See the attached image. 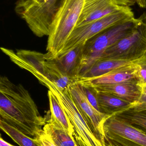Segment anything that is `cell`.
<instances>
[{
  "instance_id": "cell-13",
  "label": "cell",
  "mask_w": 146,
  "mask_h": 146,
  "mask_svg": "<svg viewBox=\"0 0 146 146\" xmlns=\"http://www.w3.org/2000/svg\"><path fill=\"white\" fill-rule=\"evenodd\" d=\"M97 92L112 94L132 104L137 102L142 92V86L137 81L127 82L118 84L104 85L92 87Z\"/></svg>"
},
{
  "instance_id": "cell-7",
  "label": "cell",
  "mask_w": 146,
  "mask_h": 146,
  "mask_svg": "<svg viewBox=\"0 0 146 146\" xmlns=\"http://www.w3.org/2000/svg\"><path fill=\"white\" fill-rule=\"evenodd\" d=\"M146 52V12L139 18L134 30L107 48L100 59L135 60Z\"/></svg>"
},
{
  "instance_id": "cell-9",
  "label": "cell",
  "mask_w": 146,
  "mask_h": 146,
  "mask_svg": "<svg viewBox=\"0 0 146 146\" xmlns=\"http://www.w3.org/2000/svg\"><path fill=\"white\" fill-rule=\"evenodd\" d=\"M105 139L123 146H146V134L116 115L106 116L102 122Z\"/></svg>"
},
{
  "instance_id": "cell-14",
  "label": "cell",
  "mask_w": 146,
  "mask_h": 146,
  "mask_svg": "<svg viewBox=\"0 0 146 146\" xmlns=\"http://www.w3.org/2000/svg\"><path fill=\"white\" fill-rule=\"evenodd\" d=\"M84 45L76 46L54 58L61 70L75 81L80 74Z\"/></svg>"
},
{
  "instance_id": "cell-25",
  "label": "cell",
  "mask_w": 146,
  "mask_h": 146,
  "mask_svg": "<svg viewBox=\"0 0 146 146\" xmlns=\"http://www.w3.org/2000/svg\"><path fill=\"white\" fill-rule=\"evenodd\" d=\"M117 5L121 7H131L137 3L142 8H146V0H114Z\"/></svg>"
},
{
  "instance_id": "cell-21",
  "label": "cell",
  "mask_w": 146,
  "mask_h": 146,
  "mask_svg": "<svg viewBox=\"0 0 146 146\" xmlns=\"http://www.w3.org/2000/svg\"><path fill=\"white\" fill-rule=\"evenodd\" d=\"M137 67V76L138 83L141 86L146 84V52L141 57L134 61Z\"/></svg>"
},
{
  "instance_id": "cell-4",
  "label": "cell",
  "mask_w": 146,
  "mask_h": 146,
  "mask_svg": "<svg viewBox=\"0 0 146 146\" xmlns=\"http://www.w3.org/2000/svg\"><path fill=\"white\" fill-rule=\"evenodd\" d=\"M135 18L108 27L86 42L83 46L79 77L82 76L111 45L130 34L135 28Z\"/></svg>"
},
{
  "instance_id": "cell-5",
  "label": "cell",
  "mask_w": 146,
  "mask_h": 146,
  "mask_svg": "<svg viewBox=\"0 0 146 146\" xmlns=\"http://www.w3.org/2000/svg\"><path fill=\"white\" fill-rule=\"evenodd\" d=\"M63 0H18L17 14L39 37L48 36L50 27Z\"/></svg>"
},
{
  "instance_id": "cell-3",
  "label": "cell",
  "mask_w": 146,
  "mask_h": 146,
  "mask_svg": "<svg viewBox=\"0 0 146 146\" xmlns=\"http://www.w3.org/2000/svg\"><path fill=\"white\" fill-rule=\"evenodd\" d=\"M84 0H63L48 36L47 53L55 58L61 52L74 30L82 10Z\"/></svg>"
},
{
  "instance_id": "cell-2",
  "label": "cell",
  "mask_w": 146,
  "mask_h": 146,
  "mask_svg": "<svg viewBox=\"0 0 146 146\" xmlns=\"http://www.w3.org/2000/svg\"><path fill=\"white\" fill-rule=\"evenodd\" d=\"M3 52L9 57L12 62L22 69L31 73L33 76L40 74L53 82L59 89H66L75 82L59 67L54 58L48 53L26 50H13L5 48Z\"/></svg>"
},
{
  "instance_id": "cell-28",
  "label": "cell",
  "mask_w": 146,
  "mask_h": 146,
  "mask_svg": "<svg viewBox=\"0 0 146 146\" xmlns=\"http://www.w3.org/2000/svg\"><path fill=\"white\" fill-rule=\"evenodd\" d=\"M0 77H1V76H0Z\"/></svg>"
},
{
  "instance_id": "cell-1",
  "label": "cell",
  "mask_w": 146,
  "mask_h": 146,
  "mask_svg": "<svg viewBox=\"0 0 146 146\" xmlns=\"http://www.w3.org/2000/svg\"><path fill=\"white\" fill-rule=\"evenodd\" d=\"M0 120L33 139L46 123L28 91L6 76L0 77Z\"/></svg>"
},
{
  "instance_id": "cell-24",
  "label": "cell",
  "mask_w": 146,
  "mask_h": 146,
  "mask_svg": "<svg viewBox=\"0 0 146 146\" xmlns=\"http://www.w3.org/2000/svg\"><path fill=\"white\" fill-rule=\"evenodd\" d=\"M33 139L38 146H56L43 130L40 131Z\"/></svg>"
},
{
  "instance_id": "cell-17",
  "label": "cell",
  "mask_w": 146,
  "mask_h": 146,
  "mask_svg": "<svg viewBox=\"0 0 146 146\" xmlns=\"http://www.w3.org/2000/svg\"><path fill=\"white\" fill-rule=\"evenodd\" d=\"M134 61H131L118 59H100L97 61L92 67L80 77L87 78L103 75L125 66L133 64Z\"/></svg>"
},
{
  "instance_id": "cell-29",
  "label": "cell",
  "mask_w": 146,
  "mask_h": 146,
  "mask_svg": "<svg viewBox=\"0 0 146 146\" xmlns=\"http://www.w3.org/2000/svg\"></svg>"
},
{
  "instance_id": "cell-27",
  "label": "cell",
  "mask_w": 146,
  "mask_h": 146,
  "mask_svg": "<svg viewBox=\"0 0 146 146\" xmlns=\"http://www.w3.org/2000/svg\"><path fill=\"white\" fill-rule=\"evenodd\" d=\"M0 146H15L11 145L8 143L7 141H5L2 138L1 135L0 134Z\"/></svg>"
},
{
  "instance_id": "cell-26",
  "label": "cell",
  "mask_w": 146,
  "mask_h": 146,
  "mask_svg": "<svg viewBox=\"0 0 146 146\" xmlns=\"http://www.w3.org/2000/svg\"><path fill=\"white\" fill-rule=\"evenodd\" d=\"M106 146H123L115 141L109 139H105Z\"/></svg>"
},
{
  "instance_id": "cell-11",
  "label": "cell",
  "mask_w": 146,
  "mask_h": 146,
  "mask_svg": "<svg viewBox=\"0 0 146 146\" xmlns=\"http://www.w3.org/2000/svg\"><path fill=\"white\" fill-rule=\"evenodd\" d=\"M137 71V66L134 62L103 75L87 78L80 77L76 79L75 83L81 86L94 87L127 82H138Z\"/></svg>"
},
{
  "instance_id": "cell-8",
  "label": "cell",
  "mask_w": 146,
  "mask_h": 146,
  "mask_svg": "<svg viewBox=\"0 0 146 146\" xmlns=\"http://www.w3.org/2000/svg\"><path fill=\"white\" fill-rule=\"evenodd\" d=\"M132 10L131 7H126L118 12L75 27L59 55L64 54L76 46L85 44L90 38L111 26L133 19L134 14Z\"/></svg>"
},
{
  "instance_id": "cell-22",
  "label": "cell",
  "mask_w": 146,
  "mask_h": 146,
  "mask_svg": "<svg viewBox=\"0 0 146 146\" xmlns=\"http://www.w3.org/2000/svg\"><path fill=\"white\" fill-rule=\"evenodd\" d=\"M81 86L85 93V95L90 104L96 110L99 111L97 100V92L93 88Z\"/></svg>"
},
{
  "instance_id": "cell-16",
  "label": "cell",
  "mask_w": 146,
  "mask_h": 146,
  "mask_svg": "<svg viewBox=\"0 0 146 146\" xmlns=\"http://www.w3.org/2000/svg\"><path fill=\"white\" fill-rule=\"evenodd\" d=\"M96 92L100 112L106 115H111L128 110L132 107V104L112 94L104 92Z\"/></svg>"
},
{
  "instance_id": "cell-23",
  "label": "cell",
  "mask_w": 146,
  "mask_h": 146,
  "mask_svg": "<svg viewBox=\"0 0 146 146\" xmlns=\"http://www.w3.org/2000/svg\"><path fill=\"white\" fill-rule=\"evenodd\" d=\"M130 109L136 111L146 110V84L142 87V92L140 97L137 102L132 105Z\"/></svg>"
},
{
  "instance_id": "cell-10",
  "label": "cell",
  "mask_w": 146,
  "mask_h": 146,
  "mask_svg": "<svg viewBox=\"0 0 146 146\" xmlns=\"http://www.w3.org/2000/svg\"><path fill=\"white\" fill-rule=\"evenodd\" d=\"M73 100L86 122L98 139L106 145L102 122L106 115L96 110L87 98L82 86L74 83L69 87Z\"/></svg>"
},
{
  "instance_id": "cell-12",
  "label": "cell",
  "mask_w": 146,
  "mask_h": 146,
  "mask_svg": "<svg viewBox=\"0 0 146 146\" xmlns=\"http://www.w3.org/2000/svg\"><path fill=\"white\" fill-rule=\"evenodd\" d=\"M125 7L117 5L114 0H84L76 27L118 12Z\"/></svg>"
},
{
  "instance_id": "cell-19",
  "label": "cell",
  "mask_w": 146,
  "mask_h": 146,
  "mask_svg": "<svg viewBox=\"0 0 146 146\" xmlns=\"http://www.w3.org/2000/svg\"><path fill=\"white\" fill-rule=\"evenodd\" d=\"M115 114L146 134V110L136 111L129 109Z\"/></svg>"
},
{
  "instance_id": "cell-18",
  "label": "cell",
  "mask_w": 146,
  "mask_h": 146,
  "mask_svg": "<svg viewBox=\"0 0 146 146\" xmlns=\"http://www.w3.org/2000/svg\"><path fill=\"white\" fill-rule=\"evenodd\" d=\"M43 130L56 146H78L75 140L61 129L46 121Z\"/></svg>"
},
{
  "instance_id": "cell-15",
  "label": "cell",
  "mask_w": 146,
  "mask_h": 146,
  "mask_svg": "<svg viewBox=\"0 0 146 146\" xmlns=\"http://www.w3.org/2000/svg\"><path fill=\"white\" fill-rule=\"evenodd\" d=\"M48 95L50 112V118L48 121L55 127L64 130L74 139V131L73 125L58 99L50 90L48 91Z\"/></svg>"
},
{
  "instance_id": "cell-20",
  "label": "cell",
  "mask_w": 146,
  "mask_h": 146,
  "mask_svg": "<svg viewBox=\"0 0 146 146\" xmlns=\"http://www.w3.org/2000/svg\"><path fill=\"white\" fill-rule=\"evenodd\" d=\"M0 129L9 135L19 146H38L34 141V139L28 137L1 120Z\"/></svg>"
},
{
  "instance_id": "cell-6",
  "label": "cell",
  "mask_w": 146,
  "mask_h": 146,
  "mask_svg": "<svg viewBox=\"0 0 146 146\" xmlns=\"http://www.w3.org/2000/svg\"><path fill=\"white\" fill-rule=\"evenodd\" d=\"M42 84L56 96L74 127V137L79 146H106L103 145L89 127L76 105L69 87L59 89L53 82L46 78Z\"/></svg>"
}]
</instances>
